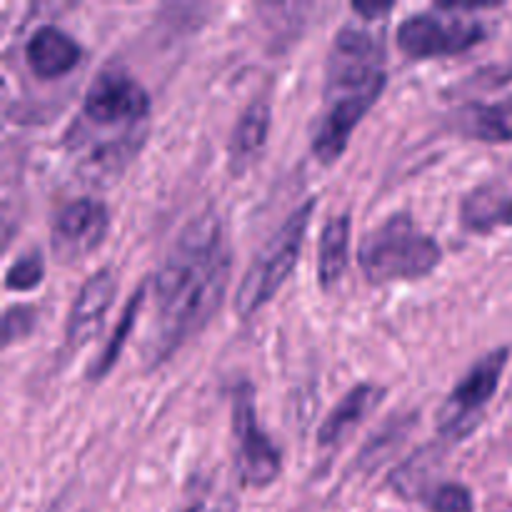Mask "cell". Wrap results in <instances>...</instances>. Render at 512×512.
Here are the masks:
<instances>
[{"mask_svg":"<svg viewBox=\"0 0 512 512\" xmlns=\"http://www.w3.org/2000/svg\"><path fill=\"white\" fill-rule=\"evenodd\" d=\"M233 253L213 210L185 223L153 278V315L143 353L160 365L218 313L230 283Z\"/></svg>","mask_w":512,"mask_h":512,"instance_id":"obj_1","label":"cell"},{"mask_svg":"<svg viewBox=\"0 0 512 512\" xmlns=\"http://www.w3.org/2000/svg\"><path fill=\"white\" fill-rule=\"evenodd\" d=\"M443 250L433 235L420 230L408 213H395L363 235L360 268L370 283L418 280L440 265Z\"/></svg>","mask_w":512,"mask_h":512,"instance_id":"obj_2","label":"cell"},{"mask_svg":"<svg viewBox=\"0 0 512 512\" xmlns=\"http://www.w3.org/2000/svg\"><path fill=\"white\" fill-rule=\"evenodd\" d=\"M315 210V200L310 198L300 208L290 213V218L273 233V238L260 248L250 268L245 270L243 283L235 293V313L240 318H250L258 313L270 298L280 290V285L293 273L295 263L303 250L305 233H308L310 215Z\"/></svg>","mask_w":512,"mask_h":512,"instance_id":"obj_3","label":"cell"},{"mask_svg":"<svg viewBox=\"0 0 512 512\" xmlns=\"http://www.w3.org/2000/svg\"><path fill=\"white\" fill-rule=\"evenodd\" d=\"M463 13L458 5H440L408 15L398 28L400 50L420 60L465 53L485 38V28L480 20Z\"/></svg>","mask_w":512,"mask_h":512,"instance_id":"obj_4","label":"cell"},{"mask_svg":"<svg viewBox=\"0 0 512 512\" xmlns=\"http://www.w3.org/2000/svg\"><path fill=\"white\" fill-rule=\"evenodd\" d=\"M385 90V73L368 80L350 83H328L330 105L323 115L318 133L313 138V153L320 163L330 165L345 153L353 130L365 118L380 93Z\"/></svg>","mask_w":512,"mask_h":512,"instance_id":"obj_5","label":"cell"},{"mask_svg":"<svg viewBox=\"0 0 512 512\" xmlns=\"http://www.w3.org/2000/svg\"><path fill=\"white\" fill-rule=\"evenodd\" d=\"M233 435L238 475L248 488H265L280 475V450L260 428L255 413V393L248 383H240L233 395Z\"/></svg>","mask_w":512,"mask_h":512,"instance_id":"obj_6","label":"cell"},{"mask_svg":"<svg viewBox=\"0 0 512 512\" xmlns=\"http://www.w3.org/2000/svg\"><path fill=\"white\" fill-rule=\"evenodd\" d=\"M508 358V348H498L493 353L483 355L465 373V378L455 385L443 413H440V430L448 438H465L478 425L480 410L490 403V398L498 390Z\"/></svg>","mask_w":512,"mask_h":512,"instance_id":"obj_7","label":"cell"},{"mask_svg":"<svg viewBox=\"0 0 512 512\" xmlns=\"http://www.w3.org/2000/svg\"><path fill=\"white\" fill-rule=\"evenodd\" d=\"M150 110V98L138 80L123 70H103L85 90L83 113L98 125L140 123Z\"/></svg>","mask_w":512,"mask_h":512,"instance_id":"obj_8","label":"cell"},{"mask_svg":"<svg viewBox=\"0 0 512 512\" xmlns=\"http://www.w3.org/2000/svg\"><path fill=\"white\" fill-rule=\"evenodd\" d=\"M108 233V208L100 200L80 198L63 205L55 215L50 243L53 253L63 260L83 258L103 243Z\"/></svg>","mask_w":512,"mask_h":512,"instance_id":"obj_9","label":"cell"},{"mask_svg":"<svg viewBox=\"0 0 512 512\" xmlns=\"http://www.w3.org/2000/svg\"><path fill=\"white\" fill-rule=\"evenodd\" d=\"M115 293H118V278H115L113 268H100L90 275L78 290L73 300V308L68 313V323H65V338L70 345H85L100 333L103 320L108 315L110 305H113Z\"/></svg>","mask_w":512,"mask_h":512,"instance_id":"obj_10","label":"cell"},{"mask_svg":"<svg viewBox=\"0 0 512 512\" xmlns=\"http://www.w3.org/2000/svg\"><path fill=\"white\" fill-rule=\"evenodd\" d=\"M25 60L38 78H60L78 65L80 45L65 30L40 25L25 45Z\"/></svg>","mask_w":512,"mask_h":512,"instance_id":"obj_11","label":"cell"},{"mask_svg":"<svg viewBox=\"0 0 512 512\" xmlns=\"http://www.w3.org/2000/svg\"><path fill=\"white\" fill-rule=\"evenodd\" d=\"M460 220L470 233L488 235L512 225V190L503 183H483L470 190L460 205Z\"/></svg>","mask_w":512,"mask_h":512,"instance_id":"obj_12","label":"cell"},{"mask_svg":"<svg viewBox=\"0 0 512 512\" xmlns=\"http://www.w3.org/2000/svg\"><path fill=\"white\" fill-rule=\"evenodd\" d=\"M270 133V105L265 100H253L240 113L230 135V168L233 173H245L265 148Z\"/></svg>","mask_w":512,"mask_h":512,"instance_id":"obj_13","label":"cell"},{"mask_svg":"<svg viewBox=\"0 0 512 512\" xmlns=\"http://www.w3.org/2000/svg\"><path fill=\"white\" fill-rule=\"evenodd\" d=\"M385 395L383 388L373 383L355 385L333 410L325 418V423L318 430V443L320 445H335L345 433L355 428L363 418H368L375 410V405L380 403V398Z\"/></svg>","mask_w":512,"mask_h":512,"instance_id":"obj_14","label":"cell"},{"mask_svg":"<svg viewBox=\"0 0 512 512\" xmlns=\"http://www.w3.org/2000/svg\"><path fill=\"white\" fill-rule=\"evenodd\" d=\"M350 255V215H330L320 233L318 245V283L323 290H333L348 270Z\"/></svg>","mask_w":512,"mask_h":512,"instance_id":"obj_15","label":"cell"},{"mask_svg":"<svg viewBox=\"0 0 512 512\" xmlns=\"http://www.w3.org/2000/svg\"><path fill=\"white\" fill-rule=\"evenodd\" d=\"M145 295H148V283H143L133 295H130V300L125 303V308H123V315H120V323L115 325L113 335H110L108 343L103 345V350H100V353L95 355L93 363H90V368H88L90 380L105 378V375L113 370V365L120 360V353H123V348H125V340L130 338L135 323H138V315H140V308H143Z\"/></svg>","mask_w":512,"mask_h":512,"instance_id":"obj_16","label":"cell"},{"mask_svg":"<svg viewBox=\"0 0 512 512\" xmlns=\"http://www.w3.org/2000/svg\"><path fill=\"white\" fill-rule=\"evenodd\" d=\"M465 133L485 143H510L512 140V100L493 105H473L463 115Z\"/></svg>","mask_w":512,"mask_h":512,"instance_id":"obj_17","label":"cell"},{"mask_svg":"<svg viewBox=\"0 0 512 512\" xmlns=\"http://www.w3.org/2000/svg\"><path fill=\"white\" fill-rule=\"evenodd\" d=\"M45 278V260L38 250H28L20 255L5 273V288L18 290V293H28L35 290Z\"/></svg>","mask_w":512,"mask_h":512,"instance_id":"obj_18","label":"cell"},{"mask_svg":"<svg viewBox=\"0 0 512 512\" xmlns=\"http://www.w3.org/2000/svg\"><path fill=\"white\" fill-rule=\"evenodd\" d=\"M425 503L433 512H470L473 510V495L465 485L445 483L440 488L430 490Z\"/></svg>","mask_w":512,"mask_h":512,"instance_id":"obj_19","label":"cell"},{"mask_svg":"<svg viewBox=\"0 0 512 512\" xmlns=\"http://www.w3.org/2000/svg\"><path fill=\"white\" fill-rule=\"evenodd\" d=\"M35 325V308L30 305H13L3 315V340L10 345L13 340L25 338Z\"/></svg>","mask_w":512,"mask_h":512,"instance_id":"obj_20","label":"cell"},{"mask_svg":"<svg viewBox=\"0 0 512 512\" xmlns=\"http://www.w3.org/2000/svg\"><path fill=\"white\" fill-rule=\"evenodd\" d=\"M355 10H358L360 15H368V18L365 20H373L370 18V15H380V13H388L390 8H393V5H363V3H355L353 5Z\"/></svg>","mask_w":512,"mask_h":512,"instance_id":"obj_21","label":"cell"}]
</instances>
